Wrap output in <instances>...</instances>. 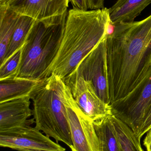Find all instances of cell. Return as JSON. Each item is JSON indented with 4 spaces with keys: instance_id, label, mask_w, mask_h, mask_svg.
I'll use <instances>...</instances> for the list:
<instances>
[{
    "instance_id": "6da1fadb",
    "label": "cell",
    "mask_w": 151,
    "mask_h": 151,
    "mask_svg": "<svg viewBox=\"0 0 151 151\" xmlns=\"http://www.w3.org/2000/svg\"><path fill=\"white\" fill-rule=\"evenodd\" d=\"M113 24L112 33L106 35L110 105L131 94L151 73V15Z\"/></svg>"
},
{
    "instance_id": "7a4b0ae2",
    "label": "cell",
    "mask_w": 151,
    "mask_h": 151,
    "mask_svg": "<svg viewBox=\"0 0 151 151\" xmlns=\"http://www.w3.org/2000/svg\"><path fill=\"white\" fill-rule=\"evenodd\" d=\"M110 20L109 9L106 8L69 10L58 52L43 80L54 74L64 80L72 73L106 35Z\"/></svg>"
},
{
    "instance_id": "3957f363",
    "label": "cell",
    "mask_w": 151,
    "mask_h": 151,
    "mask_svg": "<svg viewBox=\"0 0 151 151\" xmlns=\"http://www.w3.org/2000/svg\"><path fill=\"white\" fill-rule=\"evenodd\" d=\"M67 12L35 21L23 46L21 63L17 77L43 80V76L58 52Z\"/></svg>"
},
{
    "instance_id": "277c9868",
    "label": "cell",
    "mask_w": 151,
    "mask_h": 151,
    "mask_svg": "<svg viewBox=\"0 0 151 151\" xmlns=\"http://www.w3.org/2000/svg\"><path fill=\"white\" fill-rule=\"evenodd\" d=\"M63 80L51 74L32 92L33 116L35 127L57 143L62 142L71 149L73 145L66 109L61 97Z\"/></svg>"
},
{
    "instance_id": "5b68a950",
    "label": "cell",
    "mask_w": 151,
    "mask_h": 151,
    "mask_svg": "<svg viewBox=\"0 0 151 151\" xmlns=\"http://www.w3.org/2000/svg\"><path fill=\"white\" fill-rule=\"evenodd\" d=\"M61 91L72 142V151H101L94 122L81 110L64 81Z\"/></svg>"
},
{
    "instance_id": "8992f818",
    "label": "cell",
    "mask_w": 151,
    "mask_h": 151,
    "mask_svg": "<svg viewBox=\"0 0 151 151\" xmlns=\"http://www.w3.org/2000/svg\"><path fill=\"white\" fill-rule=\"evenodd\" d=\"M106 41L105 35L82 59L74 71L66 78L82 76L86 81H90L98 96L105 103L110 105L107 79Z\"/></svg>"
},
{
    "instance_id": "52a82bcc",
    "label": "cell",
    "mask_w": 151,
    "mask_h": 151,
    "mask_svg": "<svg viewBox=\"0 0 151 151\" xmlns=\"http://www.w3.org/2000/svg\"><path fill=\"white\" fill-rule=\"evenodd\" d=\"M111 106L112 114L126 123L137 136L151 107V73L135 90Z\"/></svg>"
},
{
    "instance_id": "ba28073f",
    "label": "cell",
    "mask_w": 151,
    "mask_h": 151,
    "mask_svg": "<svg viewBox=\"0 0 151 151\" xmlns=\"http://www.w3.org/2000/svg\"><path fill=\"white\" fill-rule=\"evenodd\" d=\"M0 146L18 151H66L58 143L29 125L0 131Z\"/></svg>"
},
{
    "instance_id": "9c48e42d",
    "label": "cell",
    "mask_w": 151,
    "mask_h": 151,
    "mask_svg": "<svg viewBox=\"0 0 151 151\" xmlns=\"http://www.w3.org/2000/svg\"><path fill=\"white\" fill-rule=\"evenodd\" d=\"M63 81L81 110L93 122L112 114L111 106L98 96L90 81L82 76Z\"/></svg>"
},
{
    "instance_id": "30bf717a",
    "label": "cell",
    "mask_w": 151,
    "mask_h": 151,
    "mask_svg": "<svg viewBox=\"0 0 151 151\" xmlns=\"http://www.w3.org/2000/svg\"><path fill=\"white\" fill-rule=\"evenodd\" d=\"M70 0H11L7 6L20 15L44 20L67 12Z\"/></svg>"
},
{
    "instance_id": "8fae6325",
    "label": "cell",
    "mask_w": 151,
    "mask_h": 151,
    "mask_svg": "<svg viewBox=\"0 0 151 151\" xmlns=\"http://www.w3.org/2000/svg\"><path fill=\"white\" fill-rule=\"evenodd\" d=\"M30 96L0 103V131L35 123Z\"/></svg>"
},
{
    "instance_id": "7c38bea8",
    "label": "cell",
    "mask_w": 151,
    "mask_h": 151,
    "mask_svg": "<svg viewBox=\"0 0 151 151\" xmlns=\"http://www.w3.org/2000/svg\"><path fill=\"white\" fill-rule=\"evenodd\" d=\"M44 80L16 77L0 81V103L30 96Z\"/></svg>"
},
{
    "instance_id": "4fadbf2b",
    "label": "cell",
    "mask_w": 151,
    "mask_h": 151,
    "mask_svg": "<svg viewBox=\"0 0 151 151\" xmlns=\"http://www.w3.org/2000/svg\"><path fill=\"white\" fill-rule=\"evenodd\" d=\"M151 3V0H118L109 9L110 19L113 24L131 23Z\"/></svg>"
},
{
    "instance_id": "5bb4252c",
    "label": "cell",
    "mask_w": 151,
    "mask_h": 151,
    "mask_svg": "<svg viewBox=\"0 0 151 151\" xmlns=\"http://www.w3.org/2000/svg\"><path fill=\"white\" fill-rule=\"evenodd\" d=\"M20 15L5 4H0V64L15 31Z\"/></svg>"
},
{
    "instance_id": "9a60e30c",
    "label": "cell",
    "mask_w": 151,
    "mask_h": 151,
    "mask_svg": "<svg viewBox=\"0 0 151 151\" xmlns=\"http://www.w3.org/2000/svg\"><path fill=\"white\" fill-rule=\"evenodd\" d=\"M111 115L93 122L101 151H119L118 142Z\"/></svg>"
},
{
    "instance_id": "2e32d148",
    "label": "cell",
    "mask_w": 151,
    "mask_h": 151,
    "mask_svg": "<svg viewBox=\"0 0 151 151\" xmlns=\"http://www.w3.org/2000/svg\"><path fill=\"white\" fill-rule=\"evenodd\" d=\"M111 119L118 142L119 151H143L134 132L121 120L112 114Z\"/></svg>"
},
{
    "instance_id": "e0dca14e",
    "label": "cell",
    "mask_w": 151,
    "mask_h": 151,
    "mask_svg": "<svg viewBox=\"0 0 151 151\" xmlns=\"http://www.w3.org/2000/svg\"><path fill=\"white\" fill-rule=\"evenodd\" d=\"M36 20L30 17L20 15L2 63H5L17 50L22 47L27 35Z\"/></svg>"
},
{
    "instance_id": "ac0fdd59",
    "label": "cell",
    "mask_w": 151,
    "mask_h": 151,
    "mask_svg": "<svg viewBox=\"0 0 151 151\" xmlns=\"http://www.w3.org/2000/svg\"><path fill=\"white\" fill-rule=\"evenodd\" d=\"M22 48L23 46L6 62L0 65V81L13 79L17 77L21 63Z\"/></svg>"
},
{
    "instance_id": "d6986e66",
    "label": "cell",
    "mask_w": 151,
    "mask_h": 151,
    "mask_svg": "<svg viewBox=\"0 0 151 151\" xmlns=\"http://www.w3.org/2000/svg\"><path fill=\"white\" fill-rule=\"evenodd\" d=\"M151 128V107L148 114L146 115L142 126L137 135L139 140H141L143 136L147 133V131Z\"/></svg>"
},
{
    "instance_id": "ffe728a7",
    "label": "cell",
    "mask_w": 151,
    "mask_h": 151,
    "mask_svg": "<svg viewBox=\"0 0 151 151\" xmlns=\"http://www.w3.org/2000/svg\"><path fill=\"white\" fill-rule=\"evenodd\" d=\"M74 8L83 10H88L87 0H70Z\"/></svg>"
},
{
    "instance_id": "44dd1931",
    "label": "cell",
    "mask_w": 151,
    "mask_h": 151,
    "mask_svg": "<svg viewBox=\"0 0 151 151\" xmlns=\"http://www.w3.org/2000/svg\"><path fill=\"white\" fill-rule=\"evenodd\" d=\"M88 9L90 10L103 9L104 0H87Z\"/></svg>"
},
{
    "instance_id": "7402d4cb",
    "label": "cell",
    "mask_w": 151,
    "mask_h": 151,
    "mask_svg": "<svg viewBox=\"0 0 151 151\" xmlns=\"http://www.w3.org/2000/svg\"><path fill=\"white\" fill-rule=\"evenodd\" d=\"M147 134L144 140L143 145L146 151H151V128L147 131Z\"/></svg>"
},
{
    "instance_id": "603a6c76",
    "label": "cell",
    "mask_w": 151,
    "mask_h": 151,
    "mask_svg": "<svg viewBox=\"0 0 151 151\" xmlns=\"http://www.w3.org/2000/svg\"><path fill=\"white\" fill-rule=\"evenodd\" d=\"M11 0H0V4H6Z\"/></svg>"
}]
</instances>
